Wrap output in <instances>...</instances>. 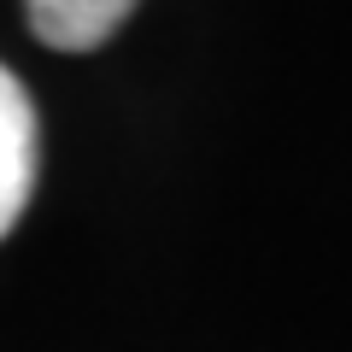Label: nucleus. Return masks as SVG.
<instances>
[{
    "label": "nucleus",
    "mask_w": 352,
    "mask_h": 352,
    "mask_svg": "<svg viewBox=\"0 0 352 352\" xmlns=\"http://www.w3.org/2000/svg\"><path fill=\"white\" fill-rule=\"evenodd\" d=\"M30 188H36V106L24 82L0 65V241L24 217Z\"/></svg>",
    "instance_id": "1"
},
{
    "label": "nucleus",
    "mask_w": 352,
    "mask_h": 352,
    "mask_svg": "<svg viewBox=\"0 0 352 352\" xmlns=\"http://www.w3.org/2000/svg\"><path fill=\"white\" fill-rule=\"evenodd\" d=\"M135 0H30V30L59 53H94L124 30Z\"/></svg>",
    "instance_id": "2"
}]
</instances>
